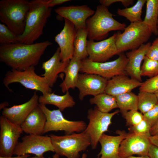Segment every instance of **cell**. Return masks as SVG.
Masks as SVG:
<instances>
[{
    "mask_svg": "<svg viewBox=\"0 0 158 158\" xmlns=\"http://www.w3.org/2000/svg\"><path fill=\"white\" fill-rule=\"evenodd\" d=\"M69 61H61L60 50L58 47L52 56L42 63V68L44 70V73L41 76L46 78L50 87H52L56 83L58 74L61 73H64Z\"/></svg>",
    "mask_w": 158,
    "mask_h": 158,
    "instance_id": "obj_22",
    "label": "cell"
},
{
    "mask_svg": "<svg viewBox=\"0 0 158 158\" xmlns=\"http://www.w3.org/2000/svg\"><path fill=\"white\" fill-rule=\"evenodd\" d=\"M59 16L72 23L76 29L86 28V22L95 13V11L86 5L63 6L55 10Z\"/></svg>",
    "mask_w": 158,
    "mask_h": 158,
    "instance_id": "obj_17",
    "label": "cell"
},
{
    "mask_svg": "<svg viewBox=\"0 0 158 158\" xmlns=\"http://www.w3.org/2000/svg\"><path fill=\"white\" fill-rule=\"evenodd\" d=\"M51 10L48 6L47 0L30 1L25 30L22 35L18 36L19 42L27 44L34 43L42 34Z\"/></svg>",
    "mask_w": 158,
    "mask_h": 158,
    "instance_id": "obj_2",
    "label": "cell"
},
{
    "mask_svg": "<svg viewBox=\"0 0 158 158\" xmlns=\"http://www.w3.org/2000/svg\"><path fill=\"white\" fill-rule=\"evenodd\" d=\"M108 80L95 74L79 73L76 87L79 91V99L83 100L87 95L95 96L104 93Z\"/></svg>",
    "mask_w": 158,
    "mask_h": 158,
    "instance_id": "obj_15",
    "label": "cell"
},
{
    "mask_svg": "<svg viewBox=\"0 0 158 158\" xmlns=\"http://www.w3.org/2000/svg\"><path fill=\"white\" fill-rule=\"evenodd\" d=\"M81 61L78 58L73 56L66 68L64 72L65 79L59 85L63 93L70 89H74L76 87Z\"/></svg>",
    "mask_w": 158,
    "mask_h": 158,
    "instance_id": "obj_24",
    "label": "cell"
},
{
    "mask_svg": "<svg viewBox=\"0 0 158 158\" xmlns=\"http://www.w3.org/2000/svg\"><path fill=\"white\" fill-rule=\"evenodd\" d=\"M138 96V110L143 114L152 109L158 103L154 93L139 92Z\"/></svg>",
    "mask_w": 158,
    "mask_h": 158,
    "instance_id": "obj_31",
    "label": "cell"
},
{
    "mask_svg": "<svg viewBox=\"0 0 158 158\" xmlns=\"http://www.w3.org/2000/svg\"><path fill=\"white\" fill-rule=\"evenodd\" d=\"M29 3L28 0L0 1V21L18 36L24 31Z\"/></svg>",
    "mask_w": 158,
    "mask_h": 158,
    "instance_id": "obj_4",
    "label": "cell"
},
{
    "mask_svg": "<svg viewBox=\"0 0 158 158\" xmlns=\"http://www.w3.org/2000/svg\"><path fill=\"white\" fill-rule=\"evenodd\" d=\"M157 133H158V121L152 127L151 130V135H154Z\"/></svg>",
    "mask_w": 158,
    "mask_h": 158,
    "instance_id": "obj_43",
    "label": "cell"
},
{
    "mask_svg": "<svg viewBox=\"0 0 158 158\" xmlns=\"http://www.w3.org/2000/svg\"><path fill=\"white\" fill-rule=\"evenodd\" d=\"M30 155L29 154H26L21 156H17L14 157H0V158H28Z\"/></svg>",
    "mask_w": 158,
    "mask_h": 158,
    "instance_id": "obj_44",
    "label": "cell"
},
{
    "mask_svg": "<svg viewBox=\"0 0 158 158\" xmlns=\"http://www.w3.org/2000/svg\"><path fill=\"white\" fill-rule=\"evenodd\" d=\"M125 158H150L148 156H140V157H135L133 156H131L127 157Z\"/></svg>",
    "mask_w": 158,
    "mask_h": 158,
    "instance_id": "obj_46",
    "label": "cell"
},
{
    "mask_svg": "<svg viewBox=\"0 0 158 158\" xmlns=\"http://www.w3.org/2000/svg\"><path fill=\"white\" fill-rule=\"evenodd\" d=\"M114 16L107 7L102 5L97 6L94 14L86 22L89 40H100L110 31L124 30L126 25L116 20Z\"/></svg>",
    "mask_w": 158,
    "mask_h": 158,
    "instance_id": "obj_3",
    "label": "cell"
},
{
    "mask_svg": "<svg viewBox=\"0 0 158 158\" xmlns=\"http://www.w3.org/2000/svg\"><path fill=\"white\" fill-rule=\"evenodd\" d=\"M39 106L46 115L47 121L42 134L51 131H64L66 134L83 131L87 125L84 121H71L64 117L59 109L50 110L46 105L39 104Z\"/></svg>",
    "mask_w": 158,
    "mask_h": 158,
    "instance_id": "obj_9",
    "label": "cell"
},
{
    "mask_svg": "<svg viewBox=\"0 0 158 158\" xmlns=\"http://www.w3.org/2000/svg\"><path fill=\"white\" fill-rule=\"evenodd\" d=\"M146 1V0H138L134 5L130 7L118 8L117 13L118 15L126 18L131 23L142 21V9Z\"/></svg>",
    "mask_w": 158,
    "mask_h": 158,
    "instance_id": "obj_30",
    "label": "cell"
},
{
    "mask_svg": "<svg viewBox=\"0 0 158 158\" xmlns=\"http://www.w3.org/2000/svg\"><path fill=\"white\" fill-rule=\"evenodd\" d=\"M151 44H144L138 48L126 53L128 61L125 71L131 78L142 82L141 74V64Z\"/></svg>",
    "mask_w": 158,
    "mask_h": 158,
    "instance_id": "obj_19",
    "label": "cell"
},
{
    "mask_svg": "<svg viewBox=\"0 0 158 158\" xmlns=\"http://www.w3.org/2000/svg\"><path fill=\"white\" fill-rule=\"evenodd\" d=\"M39 103L45 105H54L61 111L66 108L73 107L75 104V102L68 91L62 95H57L54 92L42 95L39 97Z\"/></svg>",
    "mask_w": 158,
    "mask_h": 158,
    "instance_id": "obj_25",
    "label": "cell"
},
{
    "mask_svg": "<svg viewBox=\"0 0 158 158\" xmlns=\"http://www.w3.org/2000/svg\"><path fill=\"white\" fill-rule=\"evenodd\" d=\"M145 15L143 22L152 33L158 35V0H147Z\"/></svg>",
    "mask_w": 158,
    "mask_h": 158,
    "instance_id": "obj_26",
    "label": "cell"
},
{
    "mask_svg": "<svg viewBox=\"0 0 158 158\" xmlns=\"http://www.w3.org/2000/svg\"><path fill=\"white\" fill-rule=\"evenodd\" d=\"M152 34L143 21L131 23L123 32L117 33L116 44L119 54L138 48L148 40Z\"/></svg>",
    "mask_w": 158,
    "mask_h": 158,
    "instance_id": "obj_6",
    "label": "cell"
},
{
    "mask_svg": "<svg viewBox=\"0 0 158 158\" xmlns=\"http://www.w3.org/2000/svg\"><path fill=\"white\" fill-rule=\"evenodd\" d=\"M140 71L142 76L155 75L158 71V61L152 60L145 56Z\"/></svg>",
    "mask_w": 158,
    "mask_h": 158,
    "instance_id": "obj_33",
    "label": "cell"
},
{
    "mask_svg": "<svg viewBox=\"0 0 158 158\" xmlns=\"http://www.w3.org/2000/svg\"><path fill=\"white\" fill-rule=\"evenodd\" d=\"M143 115L144 119L148 121L152 127L154 126L158 121V103Z\"/></svg>",
    "mask_w": 158,
    "mask_h": 158,
    "instance_id": "obj_37",
    "label": "cell"
},
{
    "mask_svg": "<svg viewBox=\"0 0 158 158\" xmlns=\"http://www.w3.org/2000/svg\"><path fill=\"white\" fill-rule=\"evenodd\" d=\"M52 44L49 41L31 44H1L0 60L12 69L24 71L37 65L46 49Z\"/></svg>",
    "mask_w": 158,
    "mask_h": 158,
    "instance_id": "obj_1",
    "label": "cell"
},
{
    "mask_svg": "<svg viewBox=\"0 0 158 158\" xmlns=\"http://www.w3.org/2000/svg\"><path fill=\"white\" fill-rule=\"evenodd\" d=\"M119 111H116L111 113H103L96 106L88 110L87 118L89 122L84 131L90 138L92 149L96 148L100 137L108 131L112 118Z\"/></svg>",
    "mask_w": 158,
    "mask_h": 158,
    "instance_id": "obj_10",
    "label": "cell"
},
{
    "mask_svg": "<svg viewBox=\"0 0 158 158\" xmlns=\"http://www.w3.org/2000/svg\"><path fill=\"white\" fill-rule=\"evenodd\" d=\"M89 102L92 104H95L98 109L103 113H109L118 108L115 97L105 92L94 96Z\"/></svg>",
    "mask_w": 158,
    "mask_h": 158,
    "instance_id": "obj_27",
    "label": "cell"
},
{
    "mask_svg": "<svg viewBox=\"0 0 158 158\" xmlns=\"http://www.w3.org/2000/svg\"><path fill=\"white\" fill-rule=\"evenodd\" d=\"M153 42L158 44V37L157 38H156V39L153 41ZM158 74V71L157 72V73L156 74V75H157Z\"/></svg>",
    "mask_w": 158,
    "mask_h": 158,
    "instance_id": "obj_49",
    "label": "cell"
},
{
    "mask_svg": "<svg viewBox=\"0 0 158 158\" xmlns=\"http://www.w3.org/2000/svg\"><path fill=\"white\" fill-rule=\"evenodd\" d=\"M148 156L150 158H158V147L151 144Z\"/></svg>",
    "mask_w": 158,
    "mask_h": 158,
    "instance_id": "obj_40",
    "label": "cell"
},
{
    "mask_svg": "<svg viewBox=\"0 0 158 158\" xmlns=\"http://www.w3.org/2000/svg\"><path fill=\"white\" fill-rule=\"evenodd\" d=\"M28 158H46L44 157L43 156H35V157H29Z\"/></svg>",
    "mask_w": 158,
    "mask_h": 158,
    "instance_id": "obj_48",
    "label": "cell"
},
{
    "mask_svg": "<svg viewBox=\"0 0 158 158\" xmlns=\"http://www.w3.org/2000/svg\"><path fill=\"white\" fill-rule=\"evenodd\" d=\"M46 117L38 105L29 114L20 126L23 132L28 134H42Z\"/></svg>",
    "mask_w": 158,
    "mask_h": 158,
    "instance_id": "obj_23",
    "label": "cell"
},
{
    "mask_svg": "<svg viewBox=\"0 0 158 158\" xmlns=\"http://www.w3.org/2000/svg\"><path fill=\"white\" fill-rule=\"evenodd\" d=\"M116 133L118 135H109L104 133L101 136L99 142L101 149L97 158H119V148L127 133L120 130L116 131Z\"/></svg>",
    "mask_w": 158,
    "mask_h": 158,
    "instance_id": "obj_21",
    "label": "cell"
},
{
    "mask_svg": "<svg viewBox=\"0 0 158 158\" xmlns=\"http://www.w3.org/2000/svg\"><path fill=\"white\" fill-rule=\"evenodd\" d=\"M76 30V35L74 43V51L73 56L82 60L88 57L87 50L88 32L86 28Z\"/></svg>",
    "mask_w": 158,
    "mask_h": 158,
    "instance_id": "obj_28",
    "label": "cell"
},
{
    "mask_svg": "<svg viewBox=\"0 0 158 158\" xmlns=\"http://www.w3.org/2000/svg\"><path fill=\"white\" fill-rule=\"evenodd\" d=\"M117 33L109 38L95 42L89 40L87 42L88 58L95 62H106L114 55L119 54L116 44Z\"/></svg>",
    "mask_w": 158,
    "mask_h": 158,
    "instance_id": "obj_13",
    "label": "cell"
},
{
    "mask_svg": "<svg viewBox=\"0 0 158 158\" xmlns=\"http://www.w3.org/2000/svg\"><path fill=\"white\" fill-rule=\"evenodd\" d=\"M145 56L152 60L158 61V44L153 42L149 47Z\"/></svg>",
    "mask_w": 158,
    "mask_h": 158,
    "instance_id": "obj_38",
    "label": "cell"
},
{
    "mask_svg": "<svg viewBox=\"0 0 158 158\" xmlns=\"http://www.w3.org/2000/svg\"><path fill=\"white\" fill-rule=\"evenodd\" d=\"M123 116L126 120L127 125L129 127L138 124L144 119L143 114L138 110L129 111Z\"/></svg>",
    "mask_w": 158,
    "mask_h": 158,
    "instance_id": "obj_35",
    "label": "cell"
},
{
    "mask_svg": "<svg viewBox=\"0 0 158 158\" xmlns=\"http://www.w3.org/2000/svg\"><path fill=\"white\" fill-rule=\"evenodd\" d=\"M48 151L54 152L49 136L29 134L23 136L21 141L18 142L13 154L21 156L32 154L36 156H41Z\"/></svg>",
    "mask_w": 158,
    "mask_h": 158,
    "instance_id": "obj_11",
    "label": "cell"
},
{
    "mask_svg": "<svg viewBox=\"0 0 158 158\" xmlns=\"http://www.w3.org/2000/svg\"><path fill=\"white\" fill-rule=\"evenodd\" d=\"M128 61L123 54H121L114 61L104 62H94L87 58L82 60L80 72L97 74L109 80L116 75H126Z\"/></svg>",
    "mask_w": 158,
    "mask_h": 158,
    "instance_id": "obj_8",
    "label": "cell"
},
{
    "mask_svg": "<svg viewBox=\"0 0 158 158\" xmlns=\"http://www.w3.org/2000/svg\"><path fill=\"white\" fill-rule=\"evenodd\" d=\"M18 35L6 25L0 23V44H8L19 42Z\"/></svg>",
    "mask_w": 158,
    "mask_h": 158,
    "instance_id": "obj_32",
    "label": "cell"
},
{
    "mask_svg": "<svg viewBox=\"0 0 158 158\" xmlns=\"http://www.w3.org/2000/svg\"><path fill=\"white\" fill-rule=\"evenodd\" d=\"M34 66L30 67L24 71L12 69L7 72L3 79V83L9 91V84L14 83L21 84L26 88L39 91L42 95L52 92V89L46 78L37 75Z\"/></svg>",
    "mask_w": 158,
    "mask_h": 158,
    "instance_id": "obj_7",
    "label": "cell"
},
{
    "mask_svg": "<svg viewBox=\"0 0 158 158\" xmlns=\"http://www.w3.org/2000/svg\"><path fill=\"white\" fill-rule=\"evenodd\" d=\"M158 101V90L156 92L154 93Z\"/></svg>",
    "mask_w": 158,
    "mask_h": 158,
    "instance_id": "obj_50",
    "label": "cell"
},
{
    "mask_svg": "<svg viewBox=\"0 0 158 158\" xmlns=\"http://www.w3.org/2000/svg\"><path fill=\"white\" fill-rule=\"evenodd\" d=\"M151 128L152 126L148 121L144 119L138 124L129 127L128 129L130 133L149 138L151 136Z\"/></svg>",
    "mask_w": 158,
    "mask_h": 158,
    "instance_id": "obj_34",
    "label": "cell"
},
{
    "mask_svg": "<svg viewBox=\"0 0 158 158\" xmlns=\"http://www.w3.org/2000/svg\"><path fill=\"white\" fill-rule=\"evenodd\" d=\"M157 27H158V22H157Z\"/></svg>",
    "mask_w": 158,
    "mask_h": 158,
    "instance_id": "obj_51",
    "label": "cell"
},
{
    "mask_svg": "<svg viewBox=\"0 0 158 158\" xmlns=\"http://www.w3.org/2000/svg\"><path fill=\"white\" fill-rule=\"evenodd\" d=\"M102 5L108 8L110 5L115 3L120 2L126 8L133 4V0H100L99 1Z\"/></svg>",
    "mask_w": 158,
    "mask_h": 158,
    "instance_id": "obj_39",
    "label": "cell"
},
{
    "mask_svg": "<svg viewBox=\"0 0 158 158\" xmlns=\"http://www.w3.org/2000/svg\"><path fill=\"white\" fill-rule=\"evenodd\" d=\"M158 90V74L147 79L139 88V91L154 93Z\"/></svg>",
    "mask_w": 158,
    "mask_h": 158,
    "instance_id": "obj_36",
    "label": "cell"
},
{
    "mask_svg": "<svg viewBox=\"0 0 158 158\" xmlns=\"http://www.w3.org/2000/svg\"><path fill=\"white\" fill-rule=\"evenodd\" d=\"M149 139L151 143L158 147V133L151 135Z\"/></svg>",
    "mask_w": 158,
    "mask_h": 158,
    "instance_id": "obj_42",
    "label": "cell"
},
{
    "mask_svg": "<svg viewBox=\"0 0 158 158\" xmlns=\"http://www.w3.org/2000/svg\"><path fill=\"white\" fill-rule=\"evenodd\" d=\"M70 1L69 0H47V4L49 7L51 8L54 6L63 4Z\"/></svg>",
    "mask_w": 158,
    "mask_h": 158,
    "instance_id": "obj_41",
    "label": "cell"
},
{
    "mask_svg": "<svg viewBox=\"0 0 158 158\" xmlns=\"http://www.w3.org/2000/svg\"><path fill=\"white\" fill-rule=\"evenodd\" d=\"M54 152L67 158H80L79 153L91 145L90 138L84 131L62 136L49 135Z\"/></svg>",
    "mask_w": 158,
    "mask_h": 158,
    "instance_id": "obj_5",
    "label": "cell"
},
{
    "mask_svg": "<svg viewBox=\"0 0 158 158\" xmlns=\"http://www.w3.org/2000/svg\"><path fill=\"white\" fill-rule=\"evenodd\" d=\"M64 19L63 29L54 38L60 49L61 61H70L73 57L76 35V30L73 24L68 20Z\"/></svg>",
    "mask_w": 158,
    "mask_h": 158,
    "instance_id": "obj_16",
    "label": "cell"
},
{
    "mask_svg": "<svg viewBox=\"0 0 158 158\" xmlns=\"http://www.w3.org/2000/svg\"><path fill=\"white\" fill-rule=\"evenodd\" d=\"M8 103L7 102H5L1 103L0 104V109H3L4 108L8 106Z\"/></svg>",
    "mask_w": 158,
    "mask_h": 158,
    "instance_id": "obj_47",
    "label": "cell"
},
{
    "mask_svg": "<svg viewBox=\"0 0 158 158\" xmlns=\"http://www.w3.org/2000/svg\"><path fill=\"white\" fill-rule=\"evenodd\" d=\"M151 144L149 138L131 133H127L119 148V157L125 158L135 154L148 156Z\"/></svg>",
    "mask_w": 158,
    "mask_h": 158,
    "instance_id": "obj_14",
    "label": "cell"
},
{
    "mask_svg": "<svg viewBox=\"0 0 158 158\" xmlns=\"http://www.w3.org/2000/svg\"><path fill=\"white\" fill-rule=\"evenodd\" d=\"M118 108L123 115L129 111L138 110V96L132 92L115 96Z\"/></svg>",
    "mask_w": 158,
    "mask_h": 158,
    "instance_id": "obj_29",
    "label": "cell"
},
{
    "mask_svg": "<svg viewBox=\"0 0 158 158\" xmlns=\"http://www.w3.org/2000/svg\"><path fill=\"white\" fill-rule=\"evenodd\" d=\"M60 156L58 154L56 153L53 155L52 158H59ZM87 155L85 153H83L82 156L81 158H87Z\"/></svg>",
    "mask_w": 158,
    "mask_h": 158,
    "instance_id": "obj_45",
    "label": "cell"
},
{
    "mask_svg": "<svg viewBox=\"0 0 158 158\" xmlns=\"http://www.w3.org/2000/svg\"><path fill=\"white\" fill-rule=\"evenodd\" d=\"M39 98L35 91L31 98L26 102L9 108H4L2 115L13 123L20 126L32 110L38 106Z\"/></svg>",
    "mask_w": 158,
    "mask_h": 158,
    "instance_id": "obj_18",
    "label": "cell"
},
{
    "mask_svg": "<svg viewBox=\"0 0 158 158\" xmlns=\"http://www.w3.org/2000/svg\"><path fill=\"white\" fill-rule=\"evenodd\" d=\"M142 83L126 75L116 76L108 80L105 93L114 96L131 92Z\"/></svg>",
    "mask_w": 158,
    "mask_h": 158,
    "instance_id": "obj_20",
    "label": "cell"
},
{
    "mask_svg": "<svg viewBox=\"0 0 158 158\" xmlns=\"http://www.w3.org/2000/svg\"><path fill=\"white\" fill-rule=\"evenodd\" d=\"M0 157H12L23 132L20 126L2 115L0 117Z\"/></svg>",
    "mask_w": 158,
    "mask_h": 158,
    "instance_id": "obj_12",
    "label": "cell"
}]
</instances>
